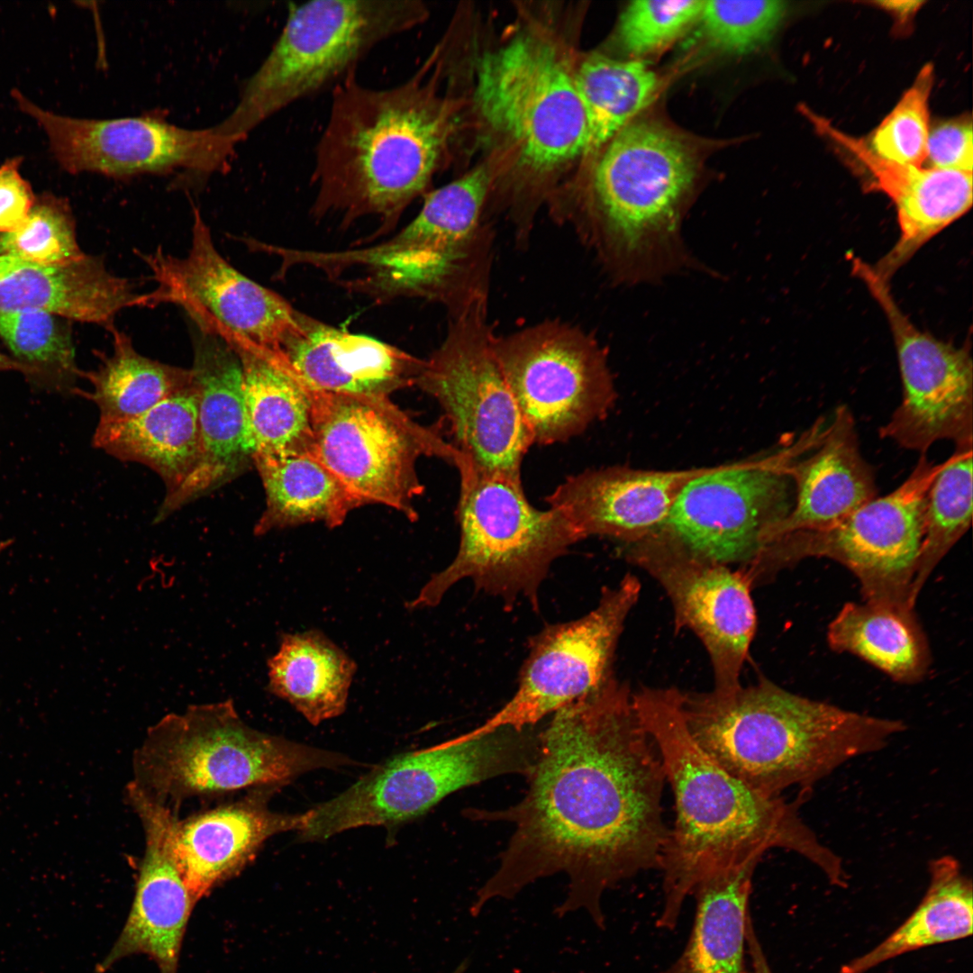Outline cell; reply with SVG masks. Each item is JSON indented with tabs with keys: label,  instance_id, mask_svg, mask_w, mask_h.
Returning a JSON list of instances; mask_svg holds the SVG:
<instances>
[{
	"label": "cell",
	"instance_id": "cell-1",
	"mask_svg": "<svg viewBox=\"0 0 973 973\" xmlns=\"http://www.w3.org/2000/svg\"><path fill=\"white\" fill-rule=\"evenodd\" d=\"M539 737V755L520 802L464 811L471 820L514 825L470 914L565 873L568 891L555 914L582 910L605 929L604 893L660 868L669 829L662 814L666 777L659 753L628 687L613 675L555 712Z\"/></svg>",
	"mask_w": 973,
	"mask_h": 973
},
{
	"label": "cell",
	"instance_id": "cell-2",
	"mask_svg": "<svg viewBox=\"0 0 973 973\" xmlns=\"http://www.w3.org/2000/svg\"><path fill=\"white\" fill-rule=\"evenodd\" d=\"M677 688L642 687L632 695L637 715L659 753L672 787L676 820L659 870L663 905L657 924L673 930L685 901L708 874L760 859L773 848L794 851L819 868L830 883L848 884L842 859L801 818L803 797L767 796L713 760L691 737Z\"/></svg>",
	"mask_w": 973,
	"mask_h": 973
},
{
	"label": "cell",
	"instance_id": "cell-3",
	"mask_svg": "<svg viewBox=\"0 0 973 973\" xmlns=\"http://www.w3.org/2000/svg\"><path fill=\"white\" fill-rule=\"evenodd\" d=\"M422 73L386 88L354 73L332 88L311 178L316 217L347 224L377 216L382 234L425 192L446 153L452 112Z\"/></svg>",
	"mask_w": 973,
	"mask_h": 973
},
{
	"label": "cell",
	"instance_id": "cell-4",
	"mask_svg": "<svg viewBox=\"0 0 973 973\" xmlns=\"http://www.w3.org/2000/svg\"><path fill=\"white\" fill-rule=\"evenodd\" d=\"M696 743L752 789L780 796L809 787L855 758L885 748L906 730L882 718L791 693L763 678L728 691L680 694Z\"/></svg>",
	"mask_w": 973,
	"mask_h": 973
},
{
	"label": "cell",
	"instance_id": "cell-5",
	"mask_svg": "<svg viewBox=\"0 0 973 973\" xmlns=\"http://www.w3.org/2000/svg\"><path fill=\"white\" fill-rule=\"evenodd\" d=\"M696 172L676 134L628 123L607 142L580 208L563 220L620 281L655 280L687 259L681 222Z\"/></svg>",
	"mask_w": 973,
	"mask_h": 973
},
{
	"label": "cell",
	"instance_id": "cell-6",
	"mask_svg": "<svg viewBox=\"0 0 973 973\" xmlns=\"http://www.w3.org/2000/svg\"><path fill=\"white\" fill-rule=\"evenodd\" d=\"M345 755L259 732L232 699L191 705L150 726L132 756V782L169 806L247 787H279L317 768L354 765Z\"/></svg>",
	"mask_w": 973,
	"mask_h": 973
},
{
	"label": "cell",
	"instance_id": "cell-7",
	"mask_svg": "<svg viewBox=\"0 0 973 973\" xmlns=\"http://www.w3.org/2000/svg\"><path fill=\"white\" fill-rule=\"evenodd\" d=\"M413 0H314L289 4L284 27L237 105L215 129L238 143L290 105L334 87L377 44L424 21Z\"/></svg>",
	"mask_w": 973,
	"mask_h": 973
},
{
	"label": "cell",
	"instance_id": "cell-8",
	"mask_svg": "<svg viewBox=\"0 0 973 973\" xmlns=\"http://www.w3.org/2000/svg\"><path fill=\"white\" fill-rule=\"evenodd\" d=\"M459 472L458 552L406 606L433 607L452 586L468 578L477 590L510 604L526 597L536 607L550 565L581 541L580 535L559 510L532 506L521 480L467 467Z\"/></svg>",
	"mask_w": 973,
	"mask_h": 973
},
{
	"label": "cell",
	"instance_id": "cell-9",
	"mask_svg": "<svg viewBox=\"0 0 973 973\" xmlns=\"http://www.w3.org/2000/svg\"><path fill=\"white\" fill-rule=\"evenodd\" d=\"M540 730L499 728L471 741H447L376 765L335 797L305 812L302 841L361 826L393 827L425 814L448 795L506 774L531 775Z\"/></svg>",
	"mask_w": 973,
	"mask_h": 973
},
{
	"label": "cell",
	"instance_id": "cell-10",
	"mask_svg": "<svg viewBox=\"0 0 973 973\" xmlns=\"http://www.w3.org/2000/svg\"><path fill=\"white\" fill-rule=\"evenodd\" d=\"M483 288L453 305L447 337L414 385L443 410L460 468L521 480L534 442L495 356Z\"/></svg>",
	"mask_w": 973,
	"mask_h": 973
},
{
	"label": "cell",
	"instance_id": "cell-11",
	"mask_svg": "<svg viewBox=\"0 0 973 973\" xmlns=\"http://www.w3.org/2000/svg\"><path fill=\"white\" fill-rule=\"evenodd\" d=\"M310 389L309 452L361 505H384L415 520L414 503L423 492L416 471L418 459L438 457L456 468L463 461L453 443L441 435V423L421 425L388 397Z\"/></svg>",
	"mask_w": 973,
	"mask_h": 973
},
{
	"label": "cell",
	"instance_id": "cell-12",
	"mask_svg": "<svg viewBox=\"0 0 973 973\" xmlns=\"http://www.w3.org/2000/svg\"><path fill=\"white\" fill-rule=\"evenodd\" d=\"M477 107L534 176L585 154L587 123L574 74L548 40L520 34L476 66Z\"/></svg>",
	"mask_w": 973,
	"mask_h": 973
},
{
	"label": "cell",
	"instance_id": "cell-13",
	"mask_svg": "<svg viewBox=\"0 0 973 973\" xmlns=\"http://www.w3.org/2000/svg\"><path fill=\"white\" fill-rule=\"evenodd\" d=\"M947 463L921 454L908 477L840 521L787 533L767 545L757 561L775 568L805 558L841 563L859 579L865 601L914 607L911 590L923 538L928 492Z\"/></svg>",
	"mask_w": 973,
	"mask_h": 973
},
{
	"label": "cell",
	"instance_id": "cell-14",
	"mask_svg": "<svg viewBox=\"0 0 973 973\" xmlns=\"http://www.w3.org/2000/svg\"><path fill=\"white\" fill-rule=\"evenodd\" d=\"M492 348L534 443L578 435L614 402L605 352L576 327L548 321L493 336Z\"/></svg>",
	"mask_w": 973,
	"mask_h": 973
},
{
	"label": "cell",
	"instance_id": "cell-15",
	"mask_svg": "<svg viewBox=\"0 0 973 973\" xmlns=\"http://www.w3.org/2000/svg\"><path fill=\"white\" fill-rule=\"evenodd\" d=\"M155 288L140 295L135 306L172 304L196 328L228 344L247 343L283 351L303 331L304 315L274 291L232 266L215 248L211 231L193 205L191 246L186 256L136 251Z\"/></svg>",
	"mask_w": 973,
	"mask_h": 973
},
{
	"label": "cell",
	"instance_id": "cell-16",
	"mask_svg": "<svg viewBox=\"0 0 973 973\" xmlns=\"http://www.w3.org/2000/svg\"><path fill=\"white\" fill-rule=\"evenodd\" d=\"M818 436L811 426L791 445L759 462L697 471L680 489L659 530L714 562L755 560L768 532L792 507L787 465Z\"/></svg>",
	"mask_w": 973,
	"mask_h": 973
},
{
	"label": "cell",
	"instance_id": "cell-17",
	"mask_svg": "<svg viewBox=\"0 0 973 973\" xmlns=\"http://www.w3.org/2000/svg\"><path fill=\"white\" fill-rule=\"evenodd\" d=\"M12 95L19 108L44 130L59 164L72 174L91 172L127 179L179 170L223 172L238 144L214 127L183 128L152 114L71 118L41 109L16 89Z\"/></svg>",
	"mask_w": 973,
	"mask_h": 973
},
{
	"label": "cell",
	"instance_id": "cell-18",
	"mask_svg": "<svg viewBox=\"0 0 973 973\" xmlns=\"http://www.w3.org/2000/svg\"><path fill=\"white\" fill-rule=\"evenodd\" d=\"M881 307L891 330L902 380V399L879 436L925 454L936 441L973 446V364L969 348L923 332L900 308L889 280L866 261L852 267Z\"/></svg>",
	"mask_w": 973,
	"mask_h": 973
},
{
	"label": "cell",
	"instance_id": "cell-19",
	"mask_svg": "<svg viewBox=\"0 0 973 973\" xmlns=\"http://www.w3.org/2000/svg\"><path fill=\"white\" fill-rule=\"evenodd\" d=\"M640 590L639 580L629 574L615 587L605 588L585 616L547 626L534 636L510 701L480 726L448 741L463 743L504 727L535 726L599 687L612 675L615 647Z\"/></svg>",
	"mask_w": 973,
	"mask_h": 973
},
{
	"label": "cell",
	"instance_id": "cell-20",
	"mask_svg": "<svg viewBox=\"0 0 973 973\" xmlns=\"http://www.w3.org/2000/svg\"><path fill=\"white\" fill-rule=\"evenodd\" d=\"M632 544V561L669 596L677 630L690 629L706 649L714 689L741 686L740 673L757 623L750 576L691 552L661 530Z\"/></svg>",
	"mask_w": 973,
	"mask_h": 973
},
{
	"label": "cell",
	"instance_id": "cell-21",
	"mask_svg": "<svg viewBox=\"0 0 973 973\" xmlns=\"http://www.w3.org/2000/svg\"><path fill=\"white\" fill-rule=\"evenodd\" d=\"M125 797L144 832V853L136 891L126 923L100 968L105 970L121 958L144 953L160 973H176L186 926L196 902L177 866L172 809L130 782Z\"/></svg>",
	"mask_w": 973,
	"mask_h": 973
},
{
	"label": "cell",
	"instance_id": "cell-22",
	"mask_svg": "<svg viewBox=\"0 0 973 973\" xmlns=\"http://www.w3.org/2000/svg\"><path fill=\"white\" fill-rule=\"evenodd\" d=\"M192 327L190 371L198 399L201 458L182 486L164 497L156 522L232 480L252 462L239 357L221 337Z\"/></svg>",
	"mask_w": 973,
	"mask_h": 973
},
{
	"label": "cell",
	"instance_id": "cell-23",
	"mask_svg": "<svg viewBox=\"0 0 973 973\" xmlns=\"http://www.w3.org/2000/svg\"><path fill=\"white\" fill-rule=\"evenodd\" d=\"M804 110L815 131L852 154L871 176L872 186L887 195L896 207L899 237L874 266L885 278L889 280L923 245L971 208L972 172L884 159L863 139L841 132L809 107Z\"/></svg>",
	"mask_w": 973,
	"mask_h": 973
},
{
	"label": "cell",
	"instance_id": "cell-24",
	"mask_svg": "<svg viewBox=\"0 0 973 973\" xmlns=\"http://www.w3.org/2000/svg\"><path fill=\"white\" fill-rule=\"evenodd\" d=\"M694 471H656L615 466L567 477L546 498L581 539L607 536L633 543L664 524Z\"/></svg>",
	"mask_w": 973,
	"mask_h": 973
},
{
	"label": "cell",
	"instance_id": "cell-25",
	"mask_svg": "<svg viewBox=\"0 0 973 973\" xmlns=\"http://www.w3.org/2000/svg\"><path fill=\"white\" fill-rule=\"evenodd\" d=\"M276 789L254 788L238 801L177 819L174 851L195 902L240 873L271 836L302 827L304 813L286 814L269 809L268 803Z\"/></svg>",
	"mask_w": 973,
	"mask_h": 973
},
{
	"label": "cell",
	"instance_id": "cell-26",
	"mask_svg": "<svg viewBox=\"0 0 973 973\" xmlns=\"http://www.w3.org/2000/svg\"><path fill=\"white\" fill-rule=\"evenodd\" d=\"M794 490L787 515L768 532L764 548L801 530L831 525L877 497L875 474L861 455L850 409L839 406L817 443L787 467Z\"/></svg>",
	"mask_w": 973,
	"mask_h": 973
},
{
	"label": "cell",
	"instance_id": "cell-27",
	"mask_svg": "<svg viewBox=\"0 0 973 973\" xmlns=\"http://www.w3.org/2000/svg\"><path fill=\"white\" fill-rule=\"evenodd\" d=\"M302 332L283 349L299 378L327 393L384 396L414 385L424 360L365 335L306 315Z\"/></svg>",
	"mask_w": 973,
	"mask_h": 973
},
{
	"label": "cell",
	"instance_id": "cell-28",
	"mask_svg": "<svg viewBox=\"0 0 973 973\" xmlns=\"http://www.w3.org/2000/svg\"><path fill=\"white\" fill-rule=\"evenodd\" d=\"M139 296L132 281L110 272L98 256L45 266L0 255V313L43 310L108 330Z\"/></svg>",
	"mask_w": 973,
	"mask_h": 973
},
{
	"label": "cell",
	"instance_id": "cell-29",
	"mask_svg": "<svg viewBox=\"0 0 973 973\" xmlns=\"http://www.w3.org/2000/svg\"><path fill=\"white\" fill-rule=\"evenodd\" d=\"M493 181L490 166L481 165L427 194L418 215L381 243L382 258L402 270L459 273L476 245L481 213Z\"/></svg>",
	"mask_w": 973,
	"mask_h": 973
},
{
	"label": "cell",
	"instance_id": "cell-30",
	"mask_svg": "<svg viewBox=\"0 0 973 973\" xmlns=\"http://www.w3.org/2000/svg\"><path fill=\"white\" fill-rule=\"evenodd\" d=\"M93 445L121 460L144 464L174 494L201 458L198 399L192 384L145 412L114 422H98Z\"/></svg>",
	"mask_w": 973,
	"mask_h": 973
},
{
	"label": "cell",
	"instance_id": "cell-31",
	"mask_svg": "<svg viewBox=\"0 0 973 973\" xmlns=\"http://www.w3.org/2000/svg\"><path fill=\"white\" fill-rule=\"evenodd\" d=\"M242 372L247 441L255 454L309 451L311 389L283 351L241 343L230 345Z\"/></svg>",
	"mask_w": 973,
	"mask_h": 973
},
{
	"label": "cell",
	"instance_id": "cell-32",
	"mask_svg": "<svg viewBox=\"0 0 973 973\" xmlns=\"http://www.w3.org/2000/svg\"><path fill=\"white\" fill-rule=\"evenodd\" d=\"M753 859L703 878L692 895L696 913L687 941L662 973H750L747 965V922Z\"/></svg>",
	"mask_w": 973,
	"mask_h": 973
},
{
	"label": "cell",
	"instance_id": "cell-33",
	"mask_svg": "<svg viewBox=\"0 0 973 973\" xmlns=\"http://www.w3.org/2000/svg\"><path fill=\"white\" fill-rule=\"evenodd\" d=\"M251 460L266 497L265 509L253 530L257 536L314 522L335 528L350 512L362 505L309 451L259 453Z\"/></svg>",
	"mask_w": 973,
	"mask_h": 973
},
{
	"label": "cell",
	"instance_id": "cell-34",
	"mask_svg": "<svg viewBox=\"0 0 973 973\" xmlns=\"http://www.w3.org/2000/svg\"><path fill=\"white\" fill-rule=\"evenodd\" d=\"M267 690L311 724L340 716L347 706L355 661L319 630L285 632L267 661Z\"/></svg>",
	"mask_w": 973,
	"mask_h": 973
},
{
	"label": "cell",
	"instance_id": "cell-35",
	"mask_svg": "<svg viewBox=\"0 0 973 973\" xmlns=\"http://www.w3.org/2000/svg\"><path fill=\"white\" fill-rule=\"evenodd\" d=\"M827 641L901 683L922 680L931 664L926 636L908 605L848 602L829 623Z\"/></svg>",
	"mask_w": 973,
	"mask_h": 973
},
{
	"label": "cell",
	"instance_id": "cell-36",
	"mask_svg": "<svg viewBox=\"0 0 973 973\" xmlns=\"http://www.w3.org/2000/svg\"><path fill=\"white\" fill-rule=\"evenodd\" d=\"M929 874L927 891L910 916L871 950L844 964L840 973H865L905 953L971 936V879L950 856L932 859Z\"/></svg>",
	"mask_w": 973,
	"mask_h": 973
},
{
	"label": "cell",
	"instance_id": "cell-37",
	"mask_svg": "<svg viewBox=\"0 0 973 973\" xmlns=\"http://www.w3.org/2000/svg\"><path fill=\"white\" fill-rule=\"evenodd\" d=\"M108 332L112 335L111 353L97 352L100 362L96 369L80 373L92 390L77 388L74 392L97 405L98 422L131 418L190 386V368L141 355L132 339L114 325Z\"/></svg>",
	"mask_w": 973,
	"mask_h": 973
},
{
	"label": "cell",
	"instance_id": "cell-38",
	"mask_svg": "<svg viewBox=\"0 0 973 973\" xmlns=\"http://www.w3.org/2000/svg\"><path fill=\"white\" fill-rule=\"evenodd\" d=\"M574 74L587 123L589 154L606 144L652 99L658 78L640 59L616 60L593 54Z\"/></svg>",
	"mask_w": 973,
	"mask_h": 973
},
{
	"label": "cell",
	"instance_id": "cell-39",
	"mask_svg": "<svg viewBox=\"0 0 973 973\" xmlns=\"http://www.w3.org/2000/svg\"><path fill=\"white\" fill-rule=\"evenodd\" d=\"M0 338L35 386L74 393L76 365L70 320L43 311L0 313Z\"/></svg>",
	"mask_w": 973,
	"mask_h": 973
},
{
	"label": "cell",
	"instance_id": "cell-40",
	"mask_svg": "<svg viewBox=\"0 0 973 973\" xmlns=\"http://www.w3.org/2000/svg\"><path fill=\"white\" fill-rule=\"evenodd\" d=\"M972 454V446L955 447L928 492L911 590L914 604L932 570L970 526Z\"/></svg>",
	"mask_w": 973,
	"mask_h": 973
},
{
	"label": "cell",
	"instance_id": "cell-41",
	"mask_svg": "<svg viewBox=\"0 0 973 973\" xmlns=\"http://www.w3.org/2000/svg\"><path fill=\"white\" fill-rule=\"evenodd\" d=\"M0 255L45 265H65L82 259L71 208L52 195L36 196L25 220L14 231L0 232Z\"/></svg>",
	"mask_w": 973,
	"mask_h": 973
},
{
	"label": "cell",
	"instance_id": "cell-42",
	"mask_svg": "<svg viewBox=\"0 0 973 973\" xmlns=\"http://www.w3.org/2000/svg\"><path fill=\"white\" fill-rule=\"evenodd\" d=\"M934 68L925 64L892 111L873 131L869 142L880 158L902 165L922 167L930 132L929 99Z\"/></svg>",
	"mask_w": 973,
	"mask_h": 973
},
{
	"label": "cell",
	"instance_id": "cell-43",
	"mask_svg": "<svg viewBox=\"0 0 973 973\" xmlns=\"http://www.w3.org/2000/svg\"><path fill=\"white\" fill-rule=\"evenodd\" d=\"M787 9L779 0L705 1L699 21L710 46L745 54L771 40Z\"/></svg>",
	"mask_w": 973,
	"mask_h": 973
},
{
	"label": "cell",
	"instance_id": "cell-44",
	"mask_svg": "<svg viewBox=\"0 0 973 973\" xmlns=\"http://www.w3.org/2000/svg\"><path fill=\"white\" fill-rule=\"evenodd\" d=\"M705 1L631 2L619 22L621 42L635 57L659 51L699 19Z\"/></svg>",
	"mask_w": 973,
	"mask_h": 973
},
{
	"label": "cell",
	"instance_id": "cell-45",
	"mask_svg": "<svg viewBox=\"0 0 973 973\" xmlns=\"http://www.w3.org/2000/svg\"><path fill=\"white\" fill-rule=\"evenodd\" d=\"M973 130L970 115L936 122L930 127L925 162L929 168L972 172Z\"/></svg>",
	"mask_w": 973,
	"mask_h": 973
},
{
	"label": "cell",
	"instance_id": "cell-46",
	"mask_svg": "<svg viewBox=\"0 0 973 973\" xmlns=\"http://www.w3.org/2000/svg\"><path fill=\"white\" fill-rule=\"evenodd\" d=\"M20 161L13 159L0 167V232L16 229L27 217L36 197L19 173Z\"/></svg>",
	"mask_w": 973,
	"mask_h": 973
},
{
	"label": "cell",
	"instance_id": "cell-47",
	"mask_svg": "<svg viewBox=\"0 0 973 973\" xmlns=\"http://www.w3.org/2000/svg\"><path fill=\"white\" fill-rule=\"evenodd\" d=\"M870 5L878 7L890 14L895 27L898 30H906L913 22L915 14L923 5V1H873Z\"/></svg>",
	"mask_w": 973,
	"mask_h": 973
},
{
	"label": "cell",
	"instance_id": "cell-48",
	"mask_svg": "<svg viewBox=\"0 0 973 973\" xmlns=\"http://www.w3.org/2000/svg\"><path fill=\"white\" fill-rule=\"evenodd\" d=\"M14 370L24 374V368L12 357L3 354L0 351V371Z\"/></svg>",
	"mask_w": 973,
	"mask_h": 973
},
{
	"label": "cell",
	"instance_id": "cell-49",
	"mask_svg": "<svg viewBox=\"0 0 973 973\" xmlns=\"http://www.w3.org/2000/svg\"><path fill=\"white\" fill-rule=\"evenodd\" d=\"M468 959L462 960L459 965L451 973H465L468 968Z\"/></svg>",
	"mask_w": 973,
	"mask_h": 973
},
{
	"label": "cell",
	"instance_id": "cell-50",
	"mask_svg": "<svg viewBox=\"0 0 973 973\" xmlns=\"http://www.w3.org/2000/svg\"><path fill=\"white\" fill-rule=\"evenodd\" d=\"M12 543L11 540H5L0 541V553L5 550Z\"/></svg>",
	"mask_w": 973,
	"mask_h": 973
},
{
	"label": "cell",
	"instance_id": "cell-51",
	"mask_svg": "<svg viewBox=\"0 0 973 973\" xmlns=\"http://www.w3.org/2000/svg\"><path fill=\"white\" fill-rule=\"evenodd\" d=\"M757 973H774V972L772 970H770V969H762V970H760V971H759Z\"/></svg>",
	"mask_w": 973,
	"mask_h": 973
}]
</instances>
